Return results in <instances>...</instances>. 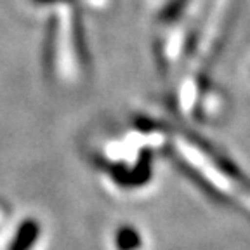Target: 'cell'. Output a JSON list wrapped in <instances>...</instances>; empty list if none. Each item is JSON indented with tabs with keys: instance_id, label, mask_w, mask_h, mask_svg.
Wrapping results in <instances>:
<instances>
[{
	"instance_id": "obj_1",
	"label": "cell",
	"mask_w": 250,
	"mask_h": 250,
	"mask_svg": "<svg viewBox=\"0 0 250 250\" xmlns=\"http://www.w3.org/2000/svg\"><path fill=\"white\" fill-rule=\"evenodd\" d=\"M141 243V238L137 236L136 231L129 229V228H125L118 233V247L122 250H134L137 245Z\"/></svg>"
}]
</instances>
